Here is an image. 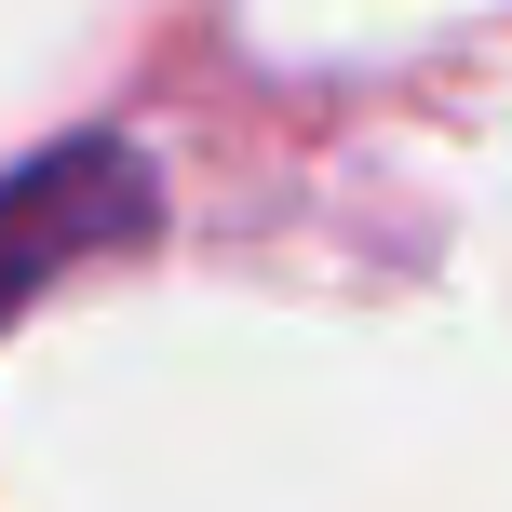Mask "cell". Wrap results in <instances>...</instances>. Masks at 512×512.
I'll return each instance as SVG.
<instances>
[{
  "label": "cell",
  "instance_id": "1",
  "mask_svg": "<svg viewBox=\"0 0 512 512\" xmlns=\"http://www.w3.org/2000/svg\"><path fill=\"white\" fill-rule=\"evenodd\" d=\"M149 216H162V176L122 135H68V149L14 162V176H0V324H14L41 283H68L81 256L135 243Z\"/></svg>",
  "mask_w": 512,
  "mask_h": 512
}]
</instances>
